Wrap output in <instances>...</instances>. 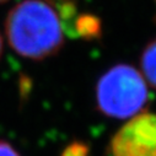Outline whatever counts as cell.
Listing matches in <instances>:
<instances>
[{"label":"cell","mask_w":156,"mask_h":156,"mask_svg":"<svg viewBox=\"0 0 156 156\" xmlns=\"http://www.w3.org/2000/svg\"><path fill=\"white\" fill-rule=\"evenodd\" d=\"M5 32L10 47L21 57L42 60L64 44L59 14L43 0H23L8 14Z\"/></svg>","instance_id":"cell-1"},{"label":"cell","mask_w":156,"mask_h":156,"mask_svg":"<svg viewBox=\"0 0 156 156\" xmlns=\"http://www.w3.org/2000/svg\"><path fill=\"white\" fill-rule=\"evenodd\" d=\"M149 100L143 74L129 64L109 68L96 85V103L102 114L127 119L141 113Z\"/></svg>","instance_id":"cell-2"},{"label":"cell","mask_w":156,"mask_h":156,"mask_svg":"<svg viewBox=\"0 0 156 156\" xmlns=\"http://www.w3.org/2000/svg\"><path fill=\"white\" fill-rule=\"evenodd\" d=\"M111 156H156V113H139L117 132L108 146Z\"/></svg>","instance_id":"cell-3"},{"label":"cell","mask_w":156,"mask_h":156,"mask_svg":"<svg viewBox=\"0 0 156 156\" xmlns=\"http://www.w3.org/2000/svg\"><path fill=\"white\" fill-rule=\"evenodd\" d=\"M140 65L146 84L156 89V40L151 41L145 47L141 54Z\"/></svg>","instance_id":"cell-4"},{"label":"cell","mask_w":156,"mask_h":156,"mask_svg":"<svg viewBox=\"0 0 156 156\" xmlns=\"http://www.w3.org/2000/svg\"><path fill=\"white\" fill-rule=\"evenodd\" d=\"M89 155V147L84 143L75 141L70 145H68L60 156H87Z\"/></svg>","instance_id":"cell-5"},{"label":"cell","mask_w":156,"mask_h":156,"mask_svg":"<svg viewBox=\"0 0 156 156\" xmlns=\"http://www.w3.org/2000/svg\"><path fill=\"white\" fill-rule=\"evenodd\" d=\"M0 156H21L9 143L0 141Z\"/></svg>","instance_id":"cell-6"},{"label":"cell","mask_w":156,"mask_h":156,"mask_svg":"<svg viewBox=\"0 0 156 156\" xmlns=\"http://www.w3.org/2000/svg\"><path fill=\"white\" fill-rule=\"evenodd\" d=\"M47 3H49L51 5H58V8L65 5V4H69L71 3V0H46Z\"/></svg>","instance_id":"cell-7"},{"label":"cell","mask_w":156,"mask_h":156,"mask_svg":"<svg viewBox=\"0 0 156 156\" xmlns=\"http://www.w3.org/2000/svg\"><path fill=\"white\" fill-rule=\"evenodd\" d=\"M2 53H3V38L2 34H0V57H2Z\"/></svg>","instance_id":"cell-8"},{"label":"cell","mask_w":156,"mask_h":156,"mask_svg":"<svg viewBox=\"0 0 156 156\" xmlns=\"http://www.w3.org/2000/svg\"><path fill=\"white\" fill-rule=\"evenodd\" d=\"M5 2H8V0H0V4H2V3H5Z\"/></svg>","instance_id":"cell-9"},{"label":"cell","mask_w":156,"mask_h":156,"mask_svg":"<svg viewBox=\"0 0 156 156\" xmlns=\"http://www.w3.org/2000/svg\"><path fill=\"white\" fill-rule=\"evenodd\" d=\"M155 4H156V0H155Z\"/></svg>","instance_id":"cell-10"}]
</instances>
